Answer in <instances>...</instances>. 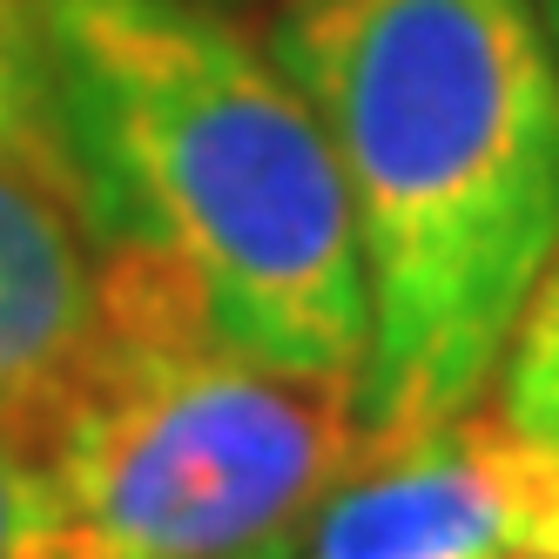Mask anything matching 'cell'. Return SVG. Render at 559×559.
<instances>
[{"label": "cell", "mask_w": 559, "mask_h": 559, "mask_svg": "<svg viewBox=\"0 0 559 559\" xmlns=\"http://www.w3.org/2000/svg\"><path fill=\"white\" fill-rule=\"evenodd\" d=\"M0 559H82L41 431H0Z\"/></svg>", "instance_id": "7"}, {"label": "cell", "mask_w": 559, "mask_h": 559, "mask_svg": "<svg viewBox=\"0 0 559 559\" xmlns=\"http://www.w3.org/2000/svg\"><path fill=\"white\" fill-rule=\"evenodd\" d=\"M539 8V21H546V34H552V48H559V0H533Z\"/></svg>", "instance_id": "10"}, {"label": "cell", "mask_w": 559, "mask_h": 559, "mask_svg": "<svg viewBox=\"0 0 559 559\" xmlns=\"http://www.w3.org/2000/svg\"><path fill=\"white\" fill-rule=\"evenodd\" d=\"M506 492H512V552L559 559V452L506 425Z\"/></svg>", "instance_id": "9"}, {"label": "cell", "mask_w": 559, "mask_h": 559, "mask_svg": "<svg viewBox=\"0 0 559 559\" xmlns=\"http://www.w3.org/2000/svg\"><path fill=\"white\" fill-rule=\"evenodd\" d=\"M270 559H519L506 492V425L452 418L365 445Z\"/></svg>", "instance_id": "5"}, {"label": "cell", "mask_w": 559, "mask_h": 559, "mask_svg": "<svg viewBox=\"0 0 559 559\" xmlns=\"http://www.w3.org/2000/svg\"><path fill=\"white\" fill-rule=\"evenodd\" d=\"M55 135L48 0H0V148Z\"/></svg>", "instance_id": "8"}, {"label": "cell", "mask_w": 559, "mask_h": 559, "mask_svg": "<svg viewBox=\"0 0 559 559\" xmlns=\"http://www.w3.org/2000/svg\"><path fill=\"white\" fill-rule=\"evenodd\" d=\"M41 445L82 559H270L371 438L357 384L236 350L163 257L102 236V317Z\"/></svg>", "instance_id": "3"}, {"label": "cell", "mask_w": 559, "mask_h": 559, "mask_svg": "<svg viewBox=\"0 0 559 559\" xmlns=\"http://www.w3.org/2000/svg\"><path fill=\"white\" fill-rule=\"evenodd\" d=\"M102 317V229L61 135L0 148V431H41Z\"/></svg>", "instance_id": "4"}, {"label": "cell", "mask_w": 559, "mask_h": 559, "mask_svg": "<svg viewBox=\"0 0 559 559\" xmlns=\"http://www.w3.org/2000/svg\"><path fill=\"white\" fill-rule=\"evenodd\" d=\"M276 61L365 263V438L452 425L559 257V48L533 0H284Z\"/></svg>", "instance_id": "1"}, {"label": "cell", "mask_w": 559, "mask_h": 559, "mask_svg": "<svg viewBox=\"0 0 559 559\" xmlns=\"http://www.w3.org/2000/svg\"><path fill=\"white\" fill-rule=\"evenodd\" d=\"M48 74L102 236L163 257L236 350L365 384L350 203L284 61L203 0H48Z\"/></svg>", "instance_id": "2"}, {"label": "cell", "mask_w": 559, "mask_h": 559, "mask_svg": "<svg viewBox=\"0 0 559 559\" xmlns=\"http://www.w3.org/2000/svg\"><path fill=\"white\" fill-rule=\"evenodd\" d=\"M499 405H506V425L519 438L559 452V257L539 276V290L526 297V310H519V324L506 337Z\"/></svg>", "instance_id": "6"}]
</instances>
